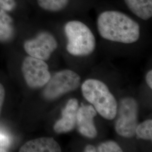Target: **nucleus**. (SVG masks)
Here are the masks:
<instances>
[{
    "label": "nucleus",
    "instance_id": "obj_2",
    "mask_svg": "<svg viewBox=\"0 0 152 152\" xmlns=\"http://www.w3.org/2000/svg\"><path fill=\"white\" fill-rule=\"evenodd\" d=\"M81 90L84 98L104 118H115L117 114V103L105 83L98 80L88 79L83 82Z\"/></svg>",
    "mask_w": 152,
    "mask_h": 152
},
{
    "label": "nucleus",
    "instance_id": "obj_18",
    "mask_svg": "<svg viewBox=\"0 0 152 152\" xmlns=\"http://www.w3.org/2000/svg\"><path fill=\"white\" fill-rule=\"evenodd\" d=\"M5 97V91L4 87L1 83H0V115L1 113L3 104L4 102Z\"/></svg>",
    "mask_w": 152,
    "mask_h": 152
},
{
    "label": "nucleus",
    "instance_id": "obj_10",
    "mask_svg": "<svg viewBox=\"0 0 152 152\" xmlns=\"http://www.w3.org/2000/svg\"><path fill=\"white\" fill-rule=\"evenodd\" d=\"M59 144L53 137H43L28 141L22 146L20 152H59Z\"/></svg>",
    "mask_w": 152,
    "mask_h": 152
},
{
    "label": "nucleus",
    "instance_id": "obj_14",
    "mask_svg": "<svg viewBox=\"0 0 152 152\" xmlns=\"http://www.w3.org/2000/svg\"><path fill=\"white\" fill-rule=\"evenodd\" d=\"M135 134L139 138L146 140H152V120H148L137 125Z\"/></svg>",
    "mask_w": 152,
    "mask_h": 152
},
{
    "label": "nucleus",
    "instance_id": "obj_11",
    "mask_svg": "<svg viewBox=\"0 0 152 152\" xmlns=\"http://www.w3.org/2000/svg\"><path fill=\"white\" fill-rule=\"evenodd\" d=\"M126 5L133 14L144 20L152 16V0H124Z\"/></svg>",
    "mask_w": 152,
    "mask_h": 152
},
{
    "label": "nucleus",
    "instance_id": "obj_7",
    "mask_svg": "<svg viewBox=\"0 0 152 152\" xmlns=\"http://www.w3.org/2000/svg\"><path fill=\"white\" fill-rule=\"evenodd\" d=\"M58 48V42L51 33H39L36 38L26 41L24 48L29 56L41 60H47Z\"/></svg>",
    "mask_w": 152,
    "mask_h": 152
},
{
    "label": "nucleus",
    "instance_id": "obj_12",
    "mask_svg": "<svg viewBox=\"0 0 152 152\" xmlns=\"http://www.w3.org/2000/svg\"><path fill=\"white\" fill-rule=\"evenodd\" d=\"M13 21L4 10H0V41L8 42L14 36Z\"/></svg>",
    "mask_w": 152,
    "mask_h": 152
},
{
    "label": "nucleus",
    "instance_id": "obj_13",
    "mask_svg": "<svg viewBox=\"0 0 152 152\" xmlns=\"http://www.w3.org/2000/svg\"><path fill=\"white\" fill-rule=\"evenodd\" d=\"M69 0H37V3L42 9L51 12H59L64 10L68 5Z\"/></svg>",
    "mask_w": 152,
    "mask_h": 152
},
{
    "label": "nucleus",
    "instance_id": "obj_16",
    "mask_svg": "<svg viewBox=\"0 0 152 152\" xmlns=\"http://www.w3.org/2000/svg\"><path fill=\"white\" fill-rule=\"evenodd\" d=\"M15 6L14 0H0V9L4 11H11Z\"/></svg>",
    "mask_w": 152,
    "mask_h": 152
},
{
    "label": "nucleus",
    "instance_id": "obj_20",
    "mask_svg": "<svg viewBox=\"0 0 152 152\" xmlns=\"http://www.w3.org/2000/svg\"><path fill=\"white\" fill-rule=\"evenodd\" d=\"M84 152H96V148L91 145H88L86 147H85Z\"/></svg>",
    "mask_w": 152,
    "mask_h": 152
},
{
    "label": "nucleus",
    "instance_id": "obj_4",
    "mask_svg": "<svg viewBox=\"0 0 152 152\" xmlns=\"http://www.w3.org/2000/svg\"><path fill=\"white\" fill-rule=\"evenodd\" d=\"M81 77L71 70H63L55 73L50 78L44 91V97L54 100L79 87Z\"/></svg>",
    "mask_w": 152,
    "mask_h": 152
},
{
    "label": "nucleus",
    "instance_id": "obj_19",
    "mask_svg": "<svg viewBox=\"0 0 152 152\" xmlns=\"http://www.w3.org/2000/svg\"><path fill=\"white\" fill-rule=\"evenodd\" d=\"M147 84L151 89L152 88V71L151 70L148 72L146 76Z\"/></svg>",
    "mask_w": 152,
    "mask_h": 152
},
{
    "label": "nucleus",
    "instance_id": "obj_9",
    "mask_svg": "<svg viewBox=\"0 0 152 152\" xmlns=\"http://www.w3.org/2000/svg\"><path fill=\"white\" fill-rule=\"evenodd\" d=\"M79 108L78 102L76 99L68 100L65 108L62 110L61 119L54 126V130L57 133H66L72 130L76 125L77 114Z\"/></svg>",
    "mask_w": 152,
    "mask_h": 152
},
{
    "label": "nucleus",
    "instance_id": "obj_1",
    "mask_svg": "<svg viewBox=\"0 0 152 152\" xmlns=\"http://www.w3.org/2000/svg\"><path fill=\"white\" fill-rule=\"evenodd\" d=\"M97 27L102 37L113 42L132 44L137 41L140 36L139 24L120 11L108 10L100 14Z\"/></svg>",
    "mask_w": 152,
    "mask_h": 152
},
{
    "label": "nucleus",
    "instance_id": "obj_15",
    "mask_svg": "<svg viewBox=\"0 0 152 152\" xmlns=\"http://www.w3.org/2000/svg\"><path fill=\"white\" fill-rule=\"evenodd\" d=\"M98 151L100 152H122V149L115 141H107L99 145Z\"/></svg>",
    "mask_w": 152,
    "mask_h": 152
},
{
    "label": "nucleus",
    "instance_id": "obj_6",
    "mask_svg": "<svg viewBox=\"0 0 152 152\" xmlns=\"http://www.w3.org/2000/svg\"><path fill=\"white\" fill-rule=\"evenodd\" d=\"M22 70L28 86L32 88L43 87L51 78L49 66L45 61L31 56L23 61Z\"/></svg>",
    "mask_w": 152,
    "mask_h": 152
},
{
    "label": "nucleus",
    "instance_id": "obj_8",
    "mask_svg": "<svg viewBox=\"0 0 152 152\" xmlns=\"http://www.w3.org/2000/svg\"><path fill=\"white\" fill-rule=\"evenodd\" d=\"M96 115V112L92 105L82 104L78 108L76 124L82 135L88 138H94L96 136L97 130L94 122Z\"/></svg>",
    "mask_w": 152,
    "mask_h": 152
},
{
    "label": "nucleus",
    "instance_id": "obj_5",
    "mask_svg": "<svg viewBox=\"0 0 152 152\" xmlns=\"http://www.w3.org/2000/svg\"><path fill=\"white\" fill-rule=\"evenodd\" d=\"M137 126V102L133 98H124L120 102L115 130L120 136L131 137L135 134Z\"/></svg>",
    "mask_w": 152,
    "mask_h": 152
},
{
    "label": "nucleus",
    "instance_id": "obj_3",
    "mask_svg": "<svg viewBox=\"0 0 152 152\" xmlns=\"http://www.w3.org/2000/svg\"><path fill=\"white\" fill-rule=\"evenodd\" d=\"M64 32L68 42L66 50L74 56H83L91 54L96 48V39L90 29L78 20L67 22Z\"/></svg>",
    "mask_w": 152,
    "mask_h": 152
},
{
    "label": "nucleus",
    "instance_id": "obj_17",
    "mask_svg": "<svg viewBox=\"0 0 152 152\" xmlns=\"http://www.w3.org/2000/svg\"><path fill=\"white\" fill-rule=\"evenodd\" d=\"M10 144L9 137L0 134V152H6Z\"/></svg>",
    "mask_w": 152,
    "mask_h": 152
}]
</instances>
